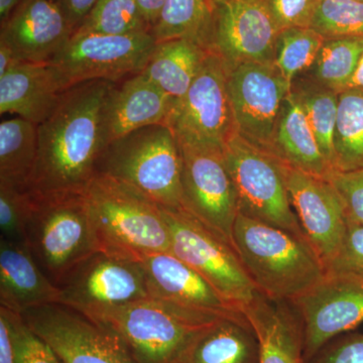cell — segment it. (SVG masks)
<instances>
[{
	"label": "cell",
	"instance_id": "obj_1",
	"mask_svg": "<svg viewBox=\"0 0 363 363\" xmlns=\"http://www.w3.org/2000/svg\"><path fill=\"white\" fill-rule=\"evenodd\" d=\"M114 82L94 80L69 88L38 125V155L26 191L35 199L83 194L104 150L101 111Z\"/></svg>",
	"mask_w": 363,
	"mask_h": 363
},
{
	"label": "cell",
	"instance_id": "obj_2",
	"mask_svg": "<svg viewBox=\"0 0 363 363\" xmlns=\"http://www.w3.org/2000/svg\"><path fill=\"white\" fill-rule=\"evenodd\" d=\"M84 198L98 252L140 262L171 250L162 208L140 191L97 173Z\"/></svg>",
	"mask_w": 363,
	"mask_h": 363
},
{
	"label": "cell",
	"instance_id": "obj_3",
	"mask_svg": "<svg viewBox=\"0 0 363 363\" xmlns=\"http://www.w3.org/2000/svg\"><path fill=\"white\" fill-rule=\"evenodd\" d=\"M233 243L259 293L274 302L293 303L326 274L305 236L240 212L234 223Z\"/></svg>",
	"mask_w": 363,
	"mask_h": 363
},
{
	"label": "cell",
	"instance_id": "obj_4",
	"mask_svg": "<svg viewBox=\"0 0 363 363\" xmlns=\"http://www.w3.org/2000/svg\"><path fill=\"white\" fill-rule=\"evenodd\" d=\"M97 173L136 189L159 206L184 209L180 147L168 125L143 126L109 143Z\"/></svg>",
	"mask_w": 363,
	"mask_h": 363
},
{
	"label": "cell",
	"instance_id": "obj_5",
	"mask_svg": "<svg viewBox=\"0 0 363 363\" xmlns=\"http://www.w3.org/2000/svg\"><path fill=\"white\" fill-rule=\"evenodd\" d=\"M86 317L116 334L135 363H171L195 333L218 321L195 316L154 298Z\"/></svg>",
	"mask_w": 363,
	"mask_h": 363
},
{
	"label": "cell",
	"instance_id": "obj_6",
	"mask_svg": "<svg viewBox=\"0 0 363 363\" xmlns=\"http://www.w3.org/2000/svg\"><path fill=\"white\" fill-rule=\"evenodd\" d=\"M26 236L40 266L58 286L98 252L84 193L35 199Z\"/></svg>",
	"mask_w": 363,
	"mask_h": 363
},
{
	"label": "cell",
	"instance_id": "obj_7",
	"mask_svg": "<svg viewBox=\"0 0 363 363\" xmlns=\"http://www.w3.org/2000/svg\"><path fill=\"white\" fill-rule=\"evenodd\" d=\"M240 213L304 236L290 201L283 162L235 133L223 150Z\"/></svg>",
	"mask_w": 363,
	"mask_h": 363
},
{
	"label": "cell",
	"instance_id": "obj_8",
	"mask_svg": "<svg viewBox=\"0 0 363 363\" xmlns=\"http://www.w3.org/2000/svg\"><path fill=\"white\" fill-rule=\"evenodd\" d=\"M228 68L213 52L185 96L176 100L167 125L181 145L223 152L238 133L228 92Z\"/></svg>",
	"mask_w": 363,
	"mask_h": 363
},
{
	"label": "cell",
	"instance_id": "obj_9",
	"mask_svg": "<svg viewBox=\"0 0 363 363\" xmlns=\"http://www.w3.org/2000/svg\"><path fill=\"white\" fill-rule=\"evenodd\" d=\"M162 212L169 226L172 255L240 310L257 298L259 291L230 245L185 209L162 208Z\"/></svg>",
	"mask_w": 363,
	"mask_h": 363
},
{
	"label": "cell",
	"instance_id": "obj_10",
	"mask_svg": "<svg viewBox=\"0 0 363 363\" xmlns=\"http://www.w3.org/2000/svg\"><path fill=\"white\" fill-rule=\"evenodd\" d=\"M157 43L152 33L126 35L74 33L49 64L65 90L88 81L117 83L145 69Z\"/></svg>",
	"mask_w": 363,
	"mask_h": 363
},
{
	"label": "cell",
	"instance_id": "obj_11",
	"mask_svg": "<svg viewBox=\"0 0 363 363\" xmlns=\"http://www.w3.org/2000/svg\"><path fill=\"white\" fill-rule=\"evenodd\" d=\"M179 147L184 209L235 250L233 228L240 209L223 152L181 143Z\"/></svg>",
	"mask_w": 363,
	"mask_h": 363
},
{
	"label": "cell",
	"instance_id": "obj_12",
	"mask_svg": "<svg viewBox=\"0 0 363 363\" xmlns=\"http://www.w3.org/2000/svg\"><path fill=\"white\" fill-rule=\"evenodd\" d=\"M21 315L63 363H135L116 334L65 305L40 306Z\"/></svg>",
	"mask_w": 363,
	"mask_h": 363
},
{
	"label": "cell",
	"instance_id": "obj_13",
	"mask_svg": "<svg viewBox=\"0 0 363 363\" xmlns=\"http://www.w3.org/2000/svg\"><path fill=\"white\" fill-rule=\"evenodd\" d=\"M62 305L85 316L150 298L142 264L95 252L59 285Z\"/></svg>",
	"mask_w": 363,
	"mask_h": 363
},
{
	"label": "cell",
	"instance_id": "obj_14",
	"mask_svg": "<svg viewBox=\"0 0 363 363\" xmlns=\"http://www.w3.org/2000/svg\"><path fill=\"white\" fill-rule=\"evenodd\" d=\"M292 84L274 63H245L228 72V92L238 133L272 155L281 106Z\"/></svg>",
	"mask_w": 363,
	"mask_h": 363
},
{
	"label": "cell",
	"instance_id": "obj_15",
	"mask_svg": "<svg viewBox=\"0 0 363 363\" xmlns=\"http://www.w3.org/2000/svg\"><path fill=\"white\" fill-rule=\"evenodd\" d=\"M304 329L305 363L332 339L363 322V278L326 272L292 303Z\"/></svg>",
	"mask_w": 363,
	"mask_h": 363
},
{
	"label": "cell",
	"instance_id": "obj_16",
	"mask_svg": "<svg viewBox=\"0 0 363 363\" xmlns=\"http://www.w3.org/2000/svg\"><path fill=\"white\" fill-rule=\"evenodd\" d=\"M291 204L306 240L325 269L337 257L347 233L345 205L333 184L283 162Z\"/></svg>",
	"mask_w": 363,
	"mask_h": 363
},
{
	"label": "cell",
	"instance_id": "obj_17",
	"mask_svg": "<svg viewBox=\"0 0 363 363\" xmlns=\"http://www.w3.org/2000/svg\"><path fill=\"white\" fill-rule=\"evenodd\" d=\"M279 33L262 0H226L215 6L209 50L228 70L274 63Z\"/></svg>",
	"mask_w": 363,
	"mask_h": 363
},
{
	"label": "cell",
	"instance_id": "obj_18",
	"mask_svg": "<svg viewBox=\"0 0 363 363\" xmlns=\"http://www.w3.org/2000/svg\"><path fill=\"white\" fill-rule=\"evenodd\" d=\"M138 262L145 271L150 298L212 321H247L238 306L171 252L147 255Z\"/></svg>",
	"mask_w": 363,
	"mask_h": 363
},
{
	"label": "cell",
	"instance_id": "obj_19",
	"mask_svg": "<svg viewBox=\"0 0 363 363\" xmlns=\"http://www.w3.org/2000/svg\"><path fill=\"white\" fill-rule=\"evenodd\" d=\"M74 28L55 0H21L1 25L0 42L28 63H50L68 43Z\"/></svg>",
	"mask_w": 363,
	"mask_h": 363
},
{
	"label": "cell",
	"instance_id": "obj_20",
	"mask_svg": "<svg viewBox=\"0 0 363 363\" xmlns=\"http://www.w3.org/2000/svg\"><path fill=\"white\" fill-rule=\"evenodd\" d=\"M175 101L140 73L126 78L121 84L113 83L101 111L104 149L143 126L167 125Z\"/></svg>",
	"mask_w": 363,
	"mask_h": 363
},
{
	"label": "cell",
	"instance_id": "obj_21",
	"mask_svg": "<svg viewBox=\"0 0 363 363\" xmlns=\"http://www.w3.org/2000/svg\"><path fill=\"white\" fill-rule=\"evenodd\" d=\"M0 303L23 314L40 306L62 304V291L26 243L0 240Z\"/></svg>",
	"mask_w": 363,
	"mask_h": 363
},
{
	"label": "cell",
	"instance_id": "obj_22",
	"mask_svg": "<svg viewBox=\"0 0 363 363\" xmlns=\"http://www.w3.org/2000/svg\"><path fill=\"white\" fill-rule=\"evenodd\" d=\"M259 345V363H305L304 329L297 310L259 294L241 309Z\"/></svg>",
	"mask_w": 363,
	"mask_h": 363
},
{
	"label": "cell",
	"instance_id": "obj_23",
	"mask_svg": "<svg viewBox=\"0 0 363 363\" xmlns=\"http://www.w3.org/2000/svg\"><path fill=\"white\" fill-rule=\"evenodd\" d=\"M65 91L49 63L21 62L0 77V113L18 114L39 125L57 108Z\"/></svg>",
	"mask_w": 363,
	"mask_h": 363
},
{
	"label": "cell",
	"instance_id": "obj_24",
	"mask_svg": "<svg viewBox=\"0 0 363 363\" xmlns=\"http://www.w3.org/2000/svg\"><path fill=\"white\" fill-rule=\"evenodd\" d=\"M171 363H259V345L247 320L221 319L195 333Z\"/></svg>",
	"mask_w": 363,
	"mask_h": 363
},
{
	"label": "cell",
	"instance_id": "obj_25",
	"mask_svg": "<svg viewBox=\"0 0 363 363\" xmlns=\"http://www.w3.org/2000/svg\"><path fill=\"white\" fill-rule=\"evenodd\" d=\"M272 155L289 166L326 180L334 171L320 150L304 109L293 91L281 106Z\"/></svg>",
	"mask_w": 363,
	"mask_h": 363
},
{
	"label": "cell",
	"instance_id": "obj_26",
	"mask_svg": "<svg viewBox=\"0 0 363 363\" xmlns=\"http://www.w3.org/2000/svg\"><path fill=\"white\" fill-rule=\"evenodd\" d=\"M209 50L188 39L157 42L140 74L174 99L185 96Z\"/></svg>",
	"mask_w": 363,
	"mask_h": 363
},
{
	"label": "cell",
	"instance_id": "obj_27",
	"mask_svg": "<svg viewBox=\"0 0 363 363\" xmlns=\"http://www.w3.org/2000/svg\"><path fill=\"white\" fill-rule=\"evenodd\" d=\"M38 125L18 117L0 124V185L26 190L38 155Z\"/></svg>",
	"mask_w": 363,
	"mask_h": 363
},
{
	"label": "cell",
	"instance_id": "obj_28",
	"mask_svg": "<svg viewBox=\"0 0 363 363\" xmlns=\"http://www.w3.org/2000/svg\"><path fill=\"white\" fill-rule=\"evenodd\" d=\"M212 25L210 0H166L152 33L157 42L188 39L209 50Z\"/></svg>",
	"mask_w": 363,
	"mask_h": 363
},
{
	"label": "cell",
	"instance_id": "obj_29",
	"mask_svg": "<svg viewBox=\"0 0 363 363\" xmlns=\"http://www.w3.org/2000/svg\"><path fill=\"white\" fill-rule=\"evenodd\" d=\"M334 169L363 168V91L338 93V111L334 133Z\"/></svg>",
	"mask_w": 363,
	"mask_h": 363
},
{
	"label": "cell",
	"instance_id": "obj_30",
	"mask_svg": "<svg viewBox=\"0 0 363 363\" xmlns=\"http://www.w3.org/2000/svg\"><path fill=\"white\" fill-rule=\"evenodd\" d=\"M363 54V37L325 39L309 71L312 82L339 93L345 90Z\"/></svg>",
	"mask_w": 363,
	"mask_h": 363
},
{
	"label": "cell",
	"instance_id": "obj_31",
	"mask_svg": "<svg viewBox=\"0 0 363 363\" xmlns=\"http://www.w3.org/2000/svg\"><path fill=\"white\" fill-rule=\"evenodd\" d=\"M292 91L304 109L320 150L334 169V133L337 119L338 93L312 81L301 86L293 84Z\"/></svg>",
	"mask_w": 363,
	"mask_h": 363
},
{
	"label": "cell",
	"instance_id": "obj_32",
	"mask_svg": "<svg viewBox=\"0 0 363 363\" xmlns=\"http://www.w3.org/2000/svg\"><path fill=\"white\" fill-rule=\"evenodd\" d=\"M75 33L126 35L152 33L136 0H98Z\"/></svg>",
	"mask_w": 363,
	"mask_h": 363
},
{
	"label": "cell",
	"instance_id": "obj_33",
	"mask_svg": "<svg viewBox=\"0 0 363 363\" xmlns=\"http://www.w3.org/2000/svg\"><path fill=\"white\" fill-rule=\"evenodd\" d=\"M325 38L311 28L281 30L277 39L274 65L293 85L298 74L309 71L316 61Z\"/></svg>",
	"mask_w": 363,
	"mask_h": 363
},
{
	"label": "cell",
	"instance_id": "obj_34",
	"mask_svg": "<svg viewBox=\"0 0 363 363\" xmlns=\"http://www.w3.org/2000/svg\"><path fill=\"white\" fill-rule=\"evenodd\" d=\"M310 28L325 39L363 37V2L319 0Z\"/></svg>",
	"mask_w": 363,
	"mask_h": 363
},
{
	"label": "cell",
	"instance_id": "obj_35",
	"mask_svg": "<svg viewBox=\"0 0 363 363\" xmlns=\"http://www.w3.org/2000/svg\"><path fill=\"white\" fill-rule=\"evenodd\" d=\"M35 199L23 189L0 185L1 238L28 245L26 228L32 217Z\"/></svg>",
	"mask_w": 363,
	"mask_h": 363
},
{
	"label": "cell",
	"instance_id": "obj_36",
	"mask_svg": "<svg viewBox=\"0 0 363 363\" xmlns=\"http://www.w3.org/2000/svg\"><path fill=\"white\" fill-rule=\"evenodd\" d=\"M9 320L16 363H63L45 340L30 329L23 315L0 307Z\"/></svg>",
	"mask_w": 363,
	"mask_h": 363
},
{
	"label": "cell",
	"instance_id": "obj_37",
	"mask_svg": "<svg viewBox=\"0 0 363 363\" xmlns=\"http://www.w3.org/2000/svg\"><path fill=\"white\" fill-rule=\"evenodd\" d=\"M279 32L310 28L319 0H262Z\"/></svg>",
	"mask_w": 363,
	"mask_h": 363
},
{
	"label": "cell",
	"instance_id": "obj_38",
	"mask_svg": "<svg viewBox=\"0 0 363 363\" xmlns=\"http://www.w3.org/2000/svg\"><path fill=\"white\" fill-rule=\"evenodd\" d=\"M348 218V217H347ZM326 272L351 274L363 278V225L347 220V233L337 257L327 267Z\"/></svg>",
	"mask_w": 363,
	"mask_h": 363
},
{
	"label": "cell",
	"instance_id": "obj_39",
	"mask_svg": "<svg viewBox=\"0 0 363 363\" xmlns=\"http://www.w3.org/2000/svg\"><path fill=\"white\" fill-rule=\"evenodd\" d=\"M328 180L338 191L350 220L363 225V168L354 171H333Z\"/></svg>",
	"mask_w": 363,
	"mask_h": 363
},
{
	"label": "cell",
	"instance_id": "obj_40",
	"mask_svg": "<svg viewBox=\"0 0 363 363\" xmlns=\"http://www.w3.org/2000/svg\"><path fill=\"white\" fill-rule=\"evenodd\" d=\"M307 363H363V334H350L327 344Z\"/></svg>",
	"mask_w": 363,
	"mask_h": 363
},
{
	"label": "cell",
	"instance_id": "obj_41",
	"mask_svg": "<svg viewBox=\"0 0 363 363\" xmlns=\"http://www.w3.org/2000/svg\"><path fill=\"white\" fill-rule=\"evenodd\" d=\"M97 1L98 0H55L65 13L67 20L74 28V33Z\"/></svg>",
	"mask_w": 363,
	"mask_h": 363
},
{
	"label": "cell",
	"instance_id": "obj_42",
	"mask_svg": "<svg viewBox=\"0 0 363 363\" xmlns=\"http://www.w3.org/2000/svg\"><path fill=\"white\" fill-rule=\"evenodd\" d=\"M0 363H16L9 320L0 312Z\"/></svg>",
	"mask_w": 363,
	"mask_h": 363
},
{
	"label": "cell",
	"instance_id": "obj_43",
	"mask_svg": "<svg viewBox=\"0 0 363 363\" xmlns=\"http://www.w3.org/2000/svg\"><path fill=\"white\" fill-rule=\"evenodd\" d=\"M140 9H142L145 20L149 21L150 26L156 25L162 13L166 0H136Z\"/></svg>",
	"mask_w": 363,
	"mask_h": 363
},
{
	"label": "cell",
	"instance_id": "obj_44",
	"mask_svg": "<svg viewBox=\"0 0 363 363\" xmlns=\"http://www.w3.org/2000/svg\"><path fill=\"white\" fill-rule=\"evenodd\" d=\"M18 63L21 61L16 58L13 50L4 42H0V77Z\"/></svg>",
	"mask_w": 363,
	"mask_h": 363
},
{
	"label": "cell",
	"instance_id": "obj_45",
	"mask_svg": "<svg viewBox=\"0 0 363 363\" xmlns=\"http://www.w3.org/2000/svg\"><path fill=\"white\" fill-rule=\"evenodd\" d=\"M21 0H0V23L4 25L20 6Z\"/></svg>",
	"mask_w": 363,
	"mask_h": 363
},
{
	"label": "cell",
	"instance_id": "obj_46",
	"mask_svg": "<svg viewBox=\"0 0 363 363\" xmlns=\"http://www.w3.org/2000/svg\"><path fill=\"white\" fill-rule=\"evenodd\" d=\"M347 89L363 91V54L359 60V63H358L357 70L353 74L352 78L350 79V83L346 86L345 90Z\"/></svg>",
	"mask_w": 363,
	"mask_h": 363
},
{
	"label": "cell",
	"instance_id": "obj_47",
	"mask_svg": "<svg viewBox=\"0 0 363 363\" xmlns=\"http://www.w3.org/2000/svg\"><path fill=\"white\" fill-rule=\"evenodd\" d=\"M226 1V0H210V4H211L212 7H213V11L215 6H218V4H222V2Z\"/></svg>",
	"mask_w": 363,
	"mask_h": 363
},
{
	"label": "cell",
	"instance_id": "obj_48",
	"mask_svg": "<svg viewBox=\"0 0 363 363\" xmlns=\"http://www.w3.org/2000/svg\"><path fill=\"white\" fill-rule=\"evenodd\" d=\"M357 1L363 2V0H357Z\"/></svg>",
	"mask_w": 363,
	"mask_h": 363
}]
</instances>
